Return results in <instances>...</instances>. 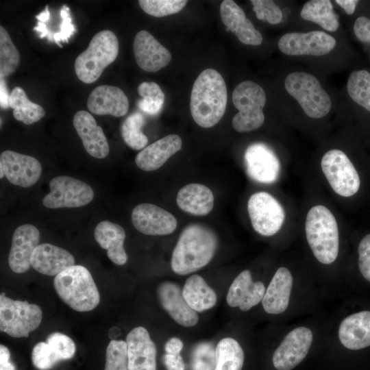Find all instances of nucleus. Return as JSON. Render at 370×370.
I'll return each instance as SVG.
<instances>
[{
  "label": "nucleus",
  "mask_w": 370,
  "mask_h": 370,
  "mask_svg": "<svg viewBox=\"0 0 370 370\" xmlns=\"http://www.w3.org/2000/svg\"><path fill=\"white\" fill-rule=\"evenodd\" d=\"M306 242L320 263L334 262L339 254L340 222L333 209L323 201L310 204L303 219Z\"/></svg>",
  "instance_id": "1"
},
{
  "label": "nucleus",
  "mask_w": 370,
  "mask_h": 370,
  "mask_svg": "<svg viewBox=\"0 0 370 370\" xmlns=\"http://www.w3.org/2000/svg\"><path fill=\"white\" fill-rule=\"evenodd\" d=\"M218 247L216 234L208 227L193 223L182 232L173 250L171 266L177 275H187L207 265Z\"/></svg>",
  "instance_id": "2"
},
{
  "label": "nucleus",
  "mask_w": 370,
  "mask_h": 370,
  "mask_svg": "<svg viewBox=\"0 0 370 370\" xmlns=\"http://www.w3.org/2000/svg\"><path fill=\"white\" fill-rule=\"evenodd\" d=\"M227 87L215 69H206L195 79L190 99V110L195 122L204 128L217 124L226 110Z\"/></svg>",
  "instance_id": "3"
},
{
  "label": "nucleus",
  "mask_w": 370,
  "mask_h": 370,
  "mask_svg": "<svg viewBox=\"0 0 370 370\" xmlns=\"http://www.w3.org/2000/svg\"><path fill=\"white\" fill-rule=\"evenodd\" d=\"M54 288L59 297L77 312L95 308L100 295L90 271L82 265H73L56 275Z\"/></svg>",
  "instance_id": "4"
},
{
  "label": "nucleus",
  "mask_w": 370,
  "mask_h": 370,
  "mask_svg": "<svg viewBox=\"0 0 370 370\" xmlns=\"http://www.w3.org/2000/svg\"><path fill=\"white\" fill-rule=\"evenodd\" d=\"M119 41L115 34L108 29L97 33L87 49L75 59L74 68L78 79L85 84L97 81L103 70L118 56Z\"/></svg>",
  "instance_id": "5"
},
{
  "label": "nucleus",
  "mask_w": 370,
  "mask_h": 370,
  "mask_svg": "<svg viewBox=\"0 0 370 370\" xmlns=\"http://www.w3.org/2000/svg\"><path fill=\"white\" fill-rule=\"evenodd\" d=\"M319 171L329 189L338 198H351L360 190V174L349 157L341 149H331L325 151L320 160Z\"/></svg>",
  "instance_id": "6"
},
{
  "label": "nucleus",
  "mask_w": 370,
  "mask_h": 370,
  "mask_svg": "<svg viewBox=\"0 0 370 370\" xmlns=\"http://www.w3.org/2000/svg\"><path fill=\"white\" fill-rule=\"evenodd\" d=\"M266 99L264 90L258 84L246 80L238 84L232 92L233 104L238 110L232 119L233 128L243 133L260 127L264 121Z\"/></svg>",
  "instance_id": "7"
},
{
  "label": "nucleus",
  "mask_w": 370,
  "mask_h": 370,
  "mask_svg": "<svg viewBox=\"0 0 370 370\" xmlns=\"http://www.w3.org/2000/svg\"><path fill=\"white\" fill-rule=\"evenodd\" d=\"M284 86L308 116L321 119L330 111V97L314 75L304 72L291 73L286 76Z\"/></svg>",
  "instance_id": "8"
},
{
  "label": "nucleus",
  "mask_w": 370,
  "mask_h": 370,
  "mask_svg": "<svg viewBox=\"0 0 370 370\" xmlns=\"http://www.w3.org/2000/svg\"><path fill=\"white\" fill-rule=\"evenodd\" d=\"M247 209L253 229L262 236L270 237L278 234L288 218L284 204L264 190L249 197Z\"/></svg>",
  "instance_id": "9"
},
{
  "label": "nucleus",
  "mask_w": 370,
  "mask_h": 370,
  "mask_svg": "<svg viewBox=\"0 0 370 370\" xmlns=\"http://www.w3.org/2000/svg\"><path fill=\"white\" fill-rule=\"evenodd\" d=\"M42 310L27 301L13 300L0 295V330L14 338L28 337L42 321Z\"/></svg>",
  "instance_id": "10"
},
{
  "label": "nucleus",
  "mask_w": 370,
  "mask_h": 370,
  "mask_svg": "<svg viewBox=\"0 0 370 370\" xmlns=\"http://www.w3.org/2000/svg\"><path fill=\"white\" fill-rule=\"evenodd\" d=\"M50 192L43 199L47 208H78L86 206L94 198L92 188L86 183L67 175H60L49 182Z\"/></svg>",
  "instance_id": "11"
},
{
  "label": "nucleus",
  "mask_w": 370,
  "mask_h": 370,
  "mask_svg": "<svg viewBox=\"0 0 370 370\" xmlns=\"http://www.w3.org/2000/svg\"><path fill=\"white\" fill-rule=\"evenodd\" d=\"M244 161L247 175L256 182L272 184L281 176L280 160L275 151L264 143L249 145L245 152Z\"/></svg>",
  "instance_id": "12"
},
{
  "label": "nucleus",
  "mask_w": 370,
  "mask_h": 370,
  "mask_svg": "<svg viewBox=\"0 0 370 370\" xmlns=\"http://www.w3.org/2000/svg\"><path fill=\"white\" fill-rule=\"evenodd\" d=\"M335 45L336 40L321 31L287 33L278 41L280 50L288 56H324L331 51Z\"/></svg>",
  "instance_id": "13"
},
{
  "label": "nucleus",
  "mask_w": 370,
  "mask_h": 370,
  "mask_svg": "<svg viewBox=\"0 0 370 370\" xmlns=\"http://www.w3.org/2000/svg\"><path fill=\"white\" fill-rule=\"evenodd\" d=\"M312 331L306 327L291 330L275 350L272 361L277 370H291L306 356L312 343Z\"/></svg>",
  "instance_id": "14"
},
{
  "label": "nucleus",
  "mask_w": 370,
  "mask_h": 370,
  "mask_svg": "<svg viewBox=\"0 0 370 370\" xmlns=\"http://www.w3.org/2000/svg\"><path fill=\"white\" fill-rule=\"evenodd\" d=\"M0 167L10 183L24 188L36 184L42 174V166L37 159L11 150L1 153Z\"/></svg>",
  "instance_id": "15"
},
{
  "label": "nucleus",
  "mask_w": 370,
  "mask_h": 370,
  "mask_svg": "<svg viewBox=\"0 0 370 370\" xmlns=\"http://www.w3.org/2000/svg\"><path fill=\"white\" fill-rule=\"evenodd\" d=\"M132 222L140 232L151 236H164L172 234L177 227L175 217L163 208L148 203L134 207Z\"/></svg>",
  "instance_id": "16"
},
{
  "label": "nucleus",
  "mask_w": 370,
  "mask_h": 370,
  "mask_svg": "<svg viewBox=\"0 0 370 370\" xmlns=\"http://www.w3.org/2000/svg\"><path fill=\"white\" fill-rule=\"evenodd\" d=\"M40 238L38 228L32 224H23L14 232L8 256V264L16 273L26 272L31 266V258L39 245Z\"/></svg>",
  "instance_id": "17"
},
{
  "label": "nucleus",
  "mask_w": 370,
  "mask_h": 370,
  "mask_svg": "<svg viewBox=\"0 0 370 370\" xmlns=\"http://www.w3.org/2000/svg\"><path fill=\"white\" fill-rule=\"evenodd\" d=\"M133 50L138 66L147 72H156L168 65L171 60L169 51L146 30L136 34Z\"/></svg>",
  "instance_id": "18"
},
{
  "label": "nucleus",
  "mask_w": 370,
  "mask_h": 370,
  "mask_svg": "<svg viewBox=\"0 0 370 370\" xmlns=\"http://www.w3.org/2000/svg\"><path fill=\"white\" fill-rule=\"evenodd\" d=\"M128 370H156L157 349L146 328L138 326L126 336Z\"/></svg>",
  "instance_id": "19"
},
{
  "label": "nucleus",
  "mask_w": 370,
  "mask_h": 370,
  "mask_svg": "<svg viewBox=\"0 0 370 370\" xmlns=\"http://www.w3.org/2000/svg\"><path fill=\"white\" fill-rule=\"evenodd\" d=\"M157 295L162 307L178 324L184 327L195 325L199 317L185 301L182 290L175 282L165 281L157 288Z\"/></svg>",
  "instance_id": "20"
},
{
  "label": "nucleus",
  "mask_w": 370,
  "mask_h": 370,
  "mask_svg": "<svg viewBox=\"0 0 370 370\" xmlns=\"http://www.w3.org/2000/svg\"><path fill=\"white\" fill-rule=\"evenodd\" d=\"M73 123L85 150L89 155L98 159L108 156L110 147L107 138L101 127L97 125L90 113L85 110L77 112L73 116Z\"/></svg>",
  "instance_id": "21"
},
{
  "label": "nucleus",
  "mask_w": 370,
  "mask_h": 370,
  "mask_svg": "<svg viewBox=\"0 0 370 370\" xmlns=\"http://www.w3.org/2000/svg\"><path fill=\"white\" fill-rule=\"evenodd\" d=\"M264 284L254 282L250 271H241L232 282L226 296L227 304L247 311L262 301L265 294Z\"/></svg>",
  "instance_id": "22"
},
{
  "label": "nucleus",
  "mask_w": 370,
  "mask_h": 370,
  "mask_svg": "<svg viewBox=\"0 0 370 370\" xmlns=\"http://www.w3.org/2000/svg\"><path fill=\"white\" fill-rule=\"evenodd\" d=\"M88 110L97 115L125 116L129 110V101L119 87L101 85L89 95L87 100Z\"/></svg>",
  "instance_id": "23"
},
{
  "label": "nucleus",
  "mask_w": 370,
  "mask_h": 370,
  "mask_svg": "<svg viewBox=\"0 0 370 370\" xmlns=\"http://www.w3.org/2000/svg\"><path fill=\"white\" fill-rule=\"evenodd\" d=\"M220 15L226 30L233 32L239 41L249 45H259L261 34L246 17L243 10L232 0H224L220 6Z\"/></svg>",
  "instance_id": "24"
},
{
  "label": "nucleus",
  "mask_w": 370,
  "mask_h": 370,
  "mask_svg": "<svg viewBox=\"0 0 370 370\" xmlns=\"http://www.w3.org/2000/svg\"><path fill=\"white\" fill-rule=\"evenodd\" d=\"M75 262L70 252L49 243L39 245L31 258V266L40 273L49 276L58 275Z\"/></svg>",
  "instance_id": "25"
},
{
  "label": "nucleus",
  "mask_w": 370,
  "mask_h": 370,
  "mask_svg": "<svg viewBox=\"0 0 370 370\" xmlns=\"http://www.w3.org/2000/svg\"><path fill=\"white\" fill-rule=\"evenodd\" d=\"M182 140L177 134L167 135L145 147L135 158L137 166L145 171L160 168L171 156L182 149Z\"/></svg>",
  "instance_id": "26"
},
{
  "label": "nucleus",
  "mask_w": 370,
  "mask_h": 370,
  "mask_svg": "<svg viewBox=\"0 0 370 370\" xmlns=\"http://www.w3.org/2000/svg\"><path fill=\"white\" fill-rule=\"evenodd\" d=\"M341 344L351 350L370 346V311L364 310L345 317L338 328Z\"/></svg>",
  "instance_id": "27"
},
{
  "label": "nucleus",
  "mask_w": 370,
  "mask_h": 370,
  "mask_svg": "<svg viewBox=\"0 0 370 370\" xmlns=\"http://www.w3.org/2000/svg\"><path fill=\"white\" fill-rule=\"evenodd\" d=\"M293 278L285 267L277 269L273 276L262 300L264 311L271 314L284 312L289 304Z\"/></svg>",
  "instance_id": "28"
},
{
  "label": "nucleus",
  "mask_w": 370,
  "mask_h": 370,
  "mask_svg": "<svg viewBox=\"0 0 370 370\" xmlns=\"http://www.w3.org/2000/svg\"><path fill=\"white\" fill-rule=\"evenodd\" d=\"M95 239L100 247L107 250V256L117 265H123L127 261L124 249L125 232L124 229L113 222L103 221L95 228Z\"/></svg>",
  "instance_id": "29"
},
{
  "label": "nucleus",
  "mask_w": 370,
  "mask_h": 370,
  "mask_svg": "<svg viewBox=\"0 0 370 370\" xmlns=\"http://www.w3.org/2000/svg\"><path fill=\"white\" fill-rule=\"evenodd\" d=\"M214 195L212 190L201 184H188L177 193L176 201L184 212L196 216L209 214L214 206Z\"/></svg>",
  "instance_id": "30"
},
{
  "label": "nucleus",
  "mask_w": 370,
  "mask_h": 370,
  "mask_svg": "<svg viewBox=\"0 0 370 370\" xmlns=\"http://www.w3.org/2000/svg\"><path fill=\"white\" fill-rule=\"evenodd\" d=\"M183 297L188 305L196 312L213 308L217 301L215 291L199 275H193L186 280L182 289Z\"/></svg>",
  "instance_id": "31"
},
{
  "label": "nucleus",
  "mask_w": 370,
  "mask_h": 370,
  "mask_svg": "<svg viewBox=\"0 0 370 370\" xmlns=\"http://www.w3.org/2000/svg\"><path fill=\"white\" fill-rule=\"evenodd\" d=\"M300 16L329 32H335L339 27L338 16L334 12L332 3L329 0L307 1L300 12Z\"/></svg>",
  "instance_id": "32"
},
{
  "label": "nucleus",
  "mask_w": 370,
  "mask_h": 370,
  "mask_svg": "<svg viewBox=\"0 0 370 370\" xmlns=\"http://www.w3.org/2000/svg\"><path fill=\"white\" fill-rule=\"evenodd\" d=\"M9 106L13 109V116L26 125L40 121L45 115L44 108L31 101L25 90L16 86L10 94Z\"/></svg>",
  "instance_id": "33"
},
{
  "label": "nucleus",
  "mask_w": 370,
  "mask_h": 370,
  "mask_svg": "<svg viewBox=\"0 0 370 370\" xmlns=\"http://www.w3.org/2000/svg\"><path fill=\"white\" fill-rule=\"evenodd\" d=\"M216 364L214 370H242L245 354L234 338H222L215 349Z\"/></svg>",
  "instance_id": "34"
},
{
  "label": "nucleus",
  "mask_w": 370,
  "mask_h": 370,
  "mask_svg": "<svg viewBox=\"0 0 370 370\" xmlns=\"http://www.w3.org/2000/svg\"><path fill=\"white\" fill-rule=\"evenodd\" d=\"M145 123L144 116L140 112H134L127 116L121 125L122 138L132 149L140 150L148 143V138L141 131Z\"/></svg>",
  "instance_id": "35"
},
{
  "label": "nucleus",
  "mask_w": 370,
  "mask_h": 370,
  "mask_svg": "<svg viewBox=\"0 0 370 370\" xmlns=\"http://www.w3.org/2000/svg\"><path fill=\"white\" fill-rule=\"evenodd\" d=\"M349 97L370 112V73L366 70L352 72L347 84Z\"/></svg>",
  "instance_id": "36"
},
{
  "label": "nucleus",
  "mask_w": 370,
  "mask_h": 370,
  "mask_svg": "<svg viewBox=\"0 0 370 370\" xmlns=\"http://www.w3.org/2000/svg\"><path fill=\"white\" fill-rule=\"evenodd\" d=\"M138 93L143 97L138 102V108L146 114H158L164 102V94L159 85L153 82H144L138 86Z\"/></svg>",
  "instance_id": "37"
},
{
  "label": "nucleus",
  "mask_w": 370,
  "mask_h": 370,
  "mask_svg": "<svg viewBox=\"0 0 370 370\" xmlns=\"http://www.w3.org/2000/svg\"><path fill=\"white\" fill-rule=\"evenodd\" d=\"M20 62V54L5 29L0 26V77L14 73Z\"/></svg>",
  "instance_id": "38"
},
{
  "label": "nucleus",
  "mask_w": 370,
  "mask_h": 370,
  "mask_svg": "<svg viewBox=\"0 0 370 370\" xmlns=\"http://www.w3.org/2000/svg\"><path fill=\"white\" fill-rule=\"evenodd\" d=\"M187 2L186 0H139L138 4L145 13L163 17L179 12Z\"/></svg>",
  "instance_id": "39"
},
{
  "label": "nucleus",
  "mask_w": 370,
  "mask_h": 370,
  "mask_svg": "<svg viewBox=\"0 0 370 370\" xmlns=\"http://www.w3.org/2000/svg\"><path fill=\"white\" fill-rule=\"evenodd\" d=\"M104 370H128L126 341H110L106 348Z\"/></svg>",
  "instance_id": "40"
},
{
  "label": "nucleus",
  "mask_w": 370,
  "mask_h": 370,
  "mask_svg": "<svg viewBox=\"0 0 370 370\" xmlns=\"http://www.w3.org/2000/svg\"><path fill=\"white\" fill-rule=\"evenodd\" d=\"M46 340L60 361L69 360L74 356L75 344L66 334L53 332L49 334Z\"/></svg>",
  "instance_id": "41"
},
{
  "label": "nucleus",
  "mask_w": 370,
  "mask_h": 370,
  "mask_svg": "<svg viewBox=\"0 0 370 370\" xmlns=\"http://www.w3.org/2000/svg\"><path fill=\"white\" fill-rule=\"evenodd\" d=\"M31 358L34 366L39 370H49L60 362L47 342H39L34 345Z\"/></svg>",
  "instance_id": "42"
},
{
  "label": "nucleus",
  "mask_w": 370,
  "mask_h": 370,
  "mask_svg": "<svg viewBox=\"0 0 370 370\" xmlns=\"http://www.w3.org/2000/svg\"><path fill=\"white\" fill-rule=\"evenodd\" d=\"M253 10L256 17L262 21L275 25L279 23L282 18V12L279 6L271 0H251Z\"/></svg>",
  "instance_id": "43"
},
{
  "label": "nucleus",
  "mask_w": 370,
  "mask_h": 370,
  "mask_svg": "<svg viewBox=\"0 0 370 370\" xmlns=\"http://www.w3.org/2000/svg\"><path fill=\"white\" fill-rule=\"evenodd\" d=\"M358 264L362 277L370 282V233L365 235L358 246Z\"/></svg>",
  "instance_id": "44"
},
{
  "label": "nucleus",
  "mask_w": 370,
  "mask_h": 370,
  "mask_svg": "<svg viewBox=\"0 0 370 370\" xmlns=\"http://www.w3.org/2000/svg\"><path fill=\"white\" fill-rule=\"evenodd\" d=\"M60 16L62 17V23L59 26L60 31L53 34V40L62 47L60 42H68L69 38L74 34L75 29L71 23L69 8L65 5H63L60 11Z\"/></svg>",
  "instance_id": "45"
},
{
  "label": "nucleus",
  "mask_w": 370,
  "mask_h": 370,
  "mask_svg": "<svg viewBox=\"0 0 370 370\" xmlns=\"http://www.w3.org/2000/svg\"><path fill=\"white\" fill-rule=\"evenodd\" d=\"M354 32L359 40L370 43V19L365 16L357 18L354 25Z\"/></svg>",
  "instance_id": "46"
},
{
  "label": "nucleus",
  "mask_w": 370,
  "mask_h": 370,
  "mask_svg": "<svg viewBox=\"0 0 370 370\" xmlns=\"http://www.w3.org/2000/svg\"><path fill=\"white\" fill-rule=\"evenodd\" d=\"M163 360L166 370H184L185 365L180 354L172 355L165 354Z\"/></svg>",
  "instance_id": "47"
},
{
  "label": "nucleus",
  "mask_w": 370,
  "mask_h": 370,
  "mask_svg": "<svg viewBox=\"0 0 370 370\" xmlns=\"http://www.w3.org/2000/svg\"><path fill=\"white\" fill-rule=\"evenodd\" d=\"M0 370H16L14 364L10 360V352L4 345H0Z\"/></svg>",
  "instance_id": "48"
},
{
  "label": "nucleus",
  "mask_w": 370,
  "mask_h": 370,
  "mask_svg": "<svg viewBox=\"0 0 370 370\" xmlns=\"http://www.w3.org/2000/svg\"><path fill=\"white\" fill-rule=\"evenodd\" d=\"M182 341L176 337L171 338L166 341L164 345L166 354L178 355L183 348Z\"/></svg>",
  "instance_id": "49"
},
{
  "label": "nucleus",
  "mask_w": 370,
  "mask_h": 370,
  "mask_svg": "<svg viewBox=\"0 0 370 370\" xmlns=\"http://www.w3.org/2000/svg\"><path fill=\"white\" fill-rule=\"evenodd\" d=\"M9 98L10 95L6 87L5 82L3 79L0 80V104L1 108L6 109L10 108L9 106Z\"/></svg>",
  "instance_id": "50"
},
{
  "label": "nucleus",
  "mask_w": 370,
  "mask_h": 370,
  "mask_svg": "<svg viewBox=\"0 0 370 370\" xmlns=\"http://www.w3.org/2000/svg\"><path fill=\"white\" fill-rule=\"evenodd\" d=\"M335 2L340 5L347 14H352L356 9L358 1L356 0H336Z\"/></svg>",
  "instance_id": "51"
},
{
  "label": "nucleus",
  "mask_w": 370,
  "mask_h": 370,
  "mask_svg": "<svg viewBox=\"0 0 370 370\" xmlns=\"http://www.w3.org/2000/svg\"><path fill=\"white\" fill-rule=\"evenodd\" d=\"M34 30L40 33V37L41 38L47 36L49 34L46 25L44 23L40 21L37 23V26L34 27Z\"/></svg>",
  "instance_id": "52"
},
{
  "label": "nucleus",
  "mask_w": 370,
  "mask_h": 370,
  "mask_svg": "<svg viewBox=\"0 0 370 370\" xmlns=\"http://www.w3.org/2000/svg\"><path fill=\"white\" fill-rule=\"evenodd\" d=\"M36 18L38 21L42 23L47 22L50 18V12L49 10L48 5H46L45 9L43 12L36 16Z\"/></svg>",
  "instance_id": "53"
},
{
  "label": "nucleus",
  "mask_w": 370,
  "mask_h": 370,
  "mask_svg": "<svg viewBox=\"0 0 370 370\" xmlns=\"http://www.w3.org/2000/svg\"><path fill=\"white\" fill-rule=\"evenodd\" d=\"M0 170H1L0 178H3V177L5 176V174H4L3 170V169L1 167H0Z\"/></svg>",
  "instance_id": "54"
}]
</instances>
